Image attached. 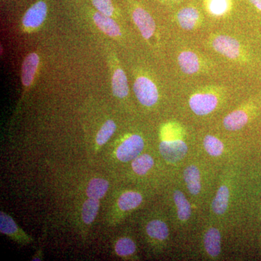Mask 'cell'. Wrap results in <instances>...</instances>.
Listing matches in <instances>:
<instances>
[{"instance_id":"cell-12","label":"cell","mask_w":261,"mask_h":261,"mask_svg":"<svg viewBox=\"0 0 261 261\" xmlns=\"http://www.w3.org/2000/svg\"><path fill=\"white\" fill-rule=\"evenodd\" d=\"M0 231L5 234L13 237L15 240H23L24 242L29 240L27 235L19 228L13 219L4 212L0 213Z\"/></svg>"},{"instance_id":"cell-13","label":"cell","mask_w":261,"mask_h":261,"mask_svg":"<svg viewBox=\"0 0 261 261\" xmlns=\"http://www.w3.org/2000/svg\"><path fill=\"white\" fill-rule=\"evenodd\" d=\"M93 18L98 28L109 37H117L121 35L119 25L111 17L97 12L94 15Z\"/></svg>"},{"instance_id":"cell-8","label":"cell","mask_w":261,"mask_h":261,"mask_svg":"<svg viewBox=\"0 0 261 261\" xmlns=\"http://www.w3.org/2000/svg\"><path fill=\"white\" fill-rule=\"evenodd\" d=\"M178 64L183 73L194 75L203 68V61L195 51L184 50L178 54Z\"/></svg>"},{"instance_id":"cell-2","label":"cell","mask_w":261,"mask_h":261,"mask_svg":"<svg viewBox=\"0 0 261 261\" xmlns=\"http://www.w3.org/2000/svg\"><path fill=\"white\" fill-rule=\"evenodd\" d=\"M219 102V94L214 89H210L195 92L189 100L192 112L197 116H207L214 112Z\"/></svg>"},{"instance_id":"cell-18","label":"cell","mask_w":261,"mask_h":261,"mask_svg":"<svg viewBox=\"0 0 261 261\" xmlns=\"http://www.w3.org/2000/svg\"><path fill=\"white\" fill-rule=\"evenodd\" d=\"M228 200H229V190L226 185H222L213 201L212 208L215 214L223 215L228 208Z\"/></svg>"},{"instance_id":"cell-14","label":"cell","mask_w":261,"mask_h":261,"mask_svg":"<svg viewBox=\"0 0 261 261\" xmlns=\"http://www.w3.org/2000/svg\"><path fill=\"white\" fill-rule=\"evenodd\" d=\"M204 245L206 252L211 257L219 256L221 252V233L216 228H211L204 238Z\"/></svg>"},{"instance_id":"cell-23","label":"cell","mask_w":261,"mask_h":261,"mask_svg":"<svg viewBox=\"0 0 261 261\" xmlns=\"http://www.w3.org/2000/svg\"><path fill=\"white\" fill-rule=\"evenodd\" d=\"M99 208V201L95 199L89 198L84 202L82 207V220L86 224H91L97 217Z\"/></svg>"},{"instance_id":"cell-6","label":"cell","mask_w":261,"mask_h":261,"mask_svg":"<svg viewBox=\"0 0 261 261\" xmlns=\"http://www.w3.org/2000/svg\"><path fill=\"white\" fill-rule=\"evenodd\" d=\"M132 18L142 37L148 40L155 32L156 25L152 15L142 8H135Z\"/></svg>"},{"instance_id":"cell-16","label":"cell","mask_w":261,"mask_h":261,"mask_svg":"<svg viewBox=\"0 0 261 261\" xmlns=\"http://www.w3.org/2000/svg\"><path fill=\"white\" fill-rule=\"evenodd\" d=\"M113 94L118 98L126 97L129 92L128 80L126 73L121 68H118L114 72L112 79Z\"/></svg>"},{"instance_id":"cell-26","label":"cell","mask_w":261,"mask_h":261,"mask_svg":"<svg viewBox=\"0 0 261 261\" xmlns=\"http://www.w3.org/2000/svg\"><path fill=\"white\" fill-rule=\"evenodd\" d=\"M115 250L117 255L121 257H127L135 253L136 245L130 238H123L117 242Z\"/></svg>"},{"instance_id":"cell-10","label":"cell","mask_w":261,"mask_h":261,"mask_svg":"<svg viewBox=\"0 0 261 261\" xmlns=\"http://www.w3.org/2000/svg\"><path fill=\"white\" fill-rule=\"evenodd\" d=\"M176 19L181 29L192 31L197 28L201 23L200 11L194 7H186L178 12Z\"/></svg>"},{"instance_id":"cell-21","label":"cell","mask_w":261,"mask_h":261,"mask_svg":"<svg viewBox=\"0 0 261 261\" xmlns=\"http://www.w3.org/2000/svg\"><path fill=\"white\" fill-rule=\"evenodd\" d=\"M174 202L177 208L178 219L182 221H186L191 216V206L186 197L181 191L175 192Z\"/></svg>"},{"instance_id":"cell-1","label":"cell","mask_w":261,"mask_h":261,"mask_svg":"<svg viewBox=\"0 0 261 261\" xmlns=\"http://www.w3.org/2000/svg\"><path fill=\"white\" fill-rule=\"evenodd\" d=\"M211 45L216 53L232 61L250 62L251 60L258 62L256 55L251 54L249 48L245 47L240 41L230 36L219 34L211 39Z\"/></svg>"},{"instance_id":"cell-29","label":"cell","mask_w":261,"mask_h":261,"mask_svg":"<svg viewBox=\"0 0 261 261\" xmlns=\"http://www.w3.org/2000/svg\"><path fill=\"white\" fill-rule=\"evenodd\" d=\"M172 1H178V0H172Z\"/></svg>"},{"instance_id":"cell-25","label":"cell","mask_w":261,"mask_h":261,"mask_svg":"<svg viewBox=\"0 0 261 261\" xmlns=\"http://www.w3.org/2000/svg\"><path fill=\"white\" fill-rule=\"evenodd\" d=\"M116 130V125L112 120L106 121L99 129L96 138V142L99 146L105 145L112 137Z\"/></svg>"},{"instance_id":"cell-27","label":"cell","mask_w":261,"mask_h":261,"mask_svg":"<svg viewBox=\"0 0 261 261\" xmlns=\"http://www.w3.org/2000/svg\"><path fill=\"white\" fill-rule=\"evenodd\" d=\"M230 0H207V9L215 16H221L230 9Z\"/></svg>"},{"instance_id":"cell-28","label":"cell","mask_w":261,"mask_h":261,"mask_svg":"<svg viewBox=\"0 0 261 261\" xmlns=\"http://www.w3.org/2000/svg\"><path fill=\"white\" fill-rule=\"evenodd\" d=\"M92 3L99 13L107 16H112L114 8L111 0H92Z\"/></svg>"},{"instance_id":"cell-5","label":"cell","mask_w":261,"mask_h":261,"mask_svg":"<svg viewBox=\"0 0 261 261\" xmlns=\"http://www.w3.org/2000/svg\"><path fill=\"white\" fill-rule=\"evenodd\" d=\"M187 145L181 140H164L160 144V152L169 163H176L186 155Z\"/></svg>"},{"instance_id":"cell-15","label":"cell","mask_w":261,"mask_h":261,"mask_svg":"<svg viewBox=\"0 0 261 261\" xmlns=\"http://www.w3.org/2000/svg\"><path fill=\"white\" fill-rule=\"evenodd\" d=\"M184 178L188 191L193 195H197L201 191L200 173L195 166H188L184 173Z\"/></svg>"},{"instance_id":"cell-19","label":"cell","mask_w":261,"mask_h":261,"mask_svg":"<svg viewBox=\"0 0 261 261\" xmlns=\"http://www.w3.org/2000/svg\"><path fill=\"white\" fill-rule=\"evenodd\" d=\"M146 230H147V234L150 238L160 241L166 240L169 235L167 224L161 220H153L149 221L147 225Z\"/></svg>"},{"instance_id":"cell-7","label":"cell","mask_w":261,"mask_h":261,"mask_svg":"<svg viewBox=\"0 0 261 261\" xmlns=\"http://www.w3.org/2000/svg\"><path fill=\"white\" fill-rule=\"evenodd\" d=\"M47 14V6L43 1H39L32 5L24 15L23 25L25 29H35L40 27Z\"/></svg>"},{"instance_id":"cell-20","label":"cell","mask_w":261,"mask_h":261,"mask_svg":"<svg viewBox=\"0 0 261 261\" xmlns=\"http://www.w3.org/2000/svg\"><path fill=\"white\" fill-rule=\"evenodd\" d=\"M142 197L138 192H126L119 197L118 205L123 211H128L137 208L142 203Z\"/></svg>"},{"instance_id":"cell-11","label":"cell","mask_w":261,"mask_h":261,"mask_svg":"<svg viewBox=\"0 0 261 261\" xmlns=\"http://www.w3.org/2000/svg\"><path fill=\"white\" fill-rule=\"evenodd\" d=\"M39 64V58L37 53H31L24 60L22 65V83L29 87L34 81Z\"/></svg>"},{"instance_id":"cell-9","label":"cell","mask_w":261,"mask_h":261,"mask_svg":"<svg viewBox=\"0 0 261 261\" xmlns=\"http://www.w3.org/2000/svg\"><path fill=\"white\" fill-rule=\"evenodd\" d=\"M256 110V105L250 109H238L225 117L223 125L226 130L234 132L242 129L250 121L251 111Z\"/></svg>"},{"instance_id":"cell-17","label":"cell","mask_w":261,"mask_h":261,"mask_svg":"<svg viewBox=\"0 0 261 261\" xmlns=\"http://www.w3.org/2000/svg\"><path fill=\"white\" fill-rule=\"evenodd\" d=\"M109 183L103 178H96L89 181L87 188V195L89 198L99 200L107 193Z\"/></svg>"},{"instance_id":"cell-22","label":"cell","mask_w":261,"mask_h":261,"mask_svg":"<svg viewBox=\"0 0 261 261\" xmlns=\"http://www.w3.org/2000/svg\"><path fill=\"white\" fill-rule=\"evenodd\" d=\"M153 166L154 160L148 154H140L132 163V169L140 176L146 174Z\"/></svg>"},{"instance_id":"cell-3","label":"cell","mask_w":261,"mask_h":261,"mask_svg":"<svg viewBox=\"0 0 261 261\" xmlns=\"http://www.w3.org/2000/svg\"><path fill=\"white\" fill-rule=\"evenodd\" d=\"M134 92L139 102L146 107H152L159 100V92L157 86L148 77L142 75L136 79Z\"/></svg>"},{"instance_id":"cell-24","label":"cell","mask_w":261,"mask_h":261,"mask_svg":"<svg viewBox=\"0 0 261 261\" xmlns=\"http://www.w3.org/2000/svg\"><path fill=\"white\" fill-rule=\"evenodd\" d=\"M204 147L210 155L218 157L224 152V145L221 141L212 135L206 136L204 139Z\"/></svg>"},{"instance_id":"cell-4","label":"cell","mask_w":261,"mask_h":261,"mask_svg":"<svg viewBox=\"0 0 261 261\" xmlns=\"http://www.w3.org/2000/svg\"><path fill=\"white\" fill-rule=\"evenodd\" d=\"M145 147L143 139L134 135L127 138L116 150V156L121 162H128L138 157Z\"/></svg>"}]
</instances>
